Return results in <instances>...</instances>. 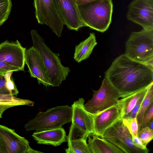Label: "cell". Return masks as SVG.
<instances>
[{"mask_svg":"<svg viewBox=\"0 0 153 153\" xmlns=\"http://www.w3.org/2000/svg\"><path fill=\"white\" fill-rule=\"evenodd\" d=\"M148 87L122 98L121 99H119V101L123 107V118H125L128 116L135 106L139 99L143 93L147 90Z\"/></svg>","mask_w":153,"mask_h":153,"instance_id":"obj_20","label":"cell"},{"mask_svg":"<svg viewBox=\"0 0 153 153\" xmlns=\"http://www.w3.org/2000/svg\"><path fill=\"white\" fill-rule=\"evenodd\" d=\"M32 47L39 53L49 77L50 86L58 87L65 80L71 70L64 66L59 58V54L53 52L45 44L44 39L36 30L30 31Z\"/></svg>","mask_w":153,"mask_h":153,"instance_id":"obj_2","label":"cell"},{"mask_svg":"<svg viewBox=\"0 0 153 153\" xmlns=\"http://www.w3.org/2000/svg\"><path fill=\"white\" fill-rule=\"evenodd\" d=\"M127 18L143 29L153 30V0H133L129 6Z\"/></svg>","mask_w":153,"mask_h":153,"instance_id":"obj_10","label":"cell"},{"mask_svg":"<svg viewBox=\"0 0 153 153\" xmlns=\"http://www.w3.org/2000/svg\"><path fill=\"white\" fill-rule=\"evenodd\" d=\"M84 99L80 98L72 105V123L70 128L89 135L94 133L93 116L84 108Z\"/></svg>","mask_w":153,"mask_h":153,"instance_id":"obj_14","label":"cell"},{"mask_svg":"<svg viewBox=\"0 0 153 153\" xmlns=\"http://www.w3.org/2000/svg\"><path fill=\"white\" fill-rule=\"evenodd\" d=\"M153 102L150 105L145 113L140 130L145 127H148L153 121Z\"/></svg>","mask_w":153,"mask_h":153,"instance_id":"obj_27","label":"cell"},{"mask_svg":"<svg viewBox=\"0 0 153 153\" xmlns=\"http://www.w3.org/2000/svg\"><path fill=\"white\" fill-rule=\"evenodd\" d=\"M103 138L121 149L125 153H148L134 144L132 136L123 123L122 118L109 128L104 133Z\"/></svg>","mask_w":153,"mask_h":153,"instance_id":"obj_8","label":"cell"},{"mask_svg":"<svg viewBox=\"0 0 153 153\" xmlns=\"http://www.w3.org/2000/svg\"><path fill=\"white\" fill-rule=\"evenodd\" d=\"M25 58L30 76L36 78L39 84L50 86L48 73L38 52L33 47L26 50Z\"/></svg>","mask_w":153,"mask_h":153,"instance_id":"obj_15","label":"cell"},{"mask_svg":"<svg viewBox=\"0 0 153 153\" xmlns=\"http://www.w3.org/2000/svg\"><path fill=\"white\" fill-rule=\"evenodd\" d=\"M13 71H10L7 72L4 76L6 80V87L10 94L14 96H16L19 93L15 83L11 78L12 75Z\"/></svg>","mask_w":153,"mask_h":153,"instance_id":"obj_25","label":"cell"},{"mask_svg":"<svg viewBox=\"0 0 153 153\" xmlns=\"http://www.w3.org/2000/svg\"><path fill=\"white\" fill-rule=\"evenodd\" d=\"M132 136L133 143L136 146L142 149H148L147 147L143 145L141 140L137 136Z\"/></svg>","mask_w":153,"mask_h":153,"instance_id":"obj_31","label":"cell"},{"mask_svg":"<svg viewBox=\"0 0 153 153\" xmlns=\"http://www.w3.org/2000/svg\"><path fill=\"white\" fill-rule=\"evenodd\" d=\"M91 99L84 104V108L92 115L97 114L118 104L120 94L105 78L97 90H93Z\"/></svg>","mask_w":153,"mask_h":153,"instance_id":"obj_6","label":"cell"},{"mask_svg":"<svg viewBox=\"0 0 153 153\" xmlns=\"http://www.w3.org/2000/svg\"><path fill=\"white\" fill-rule=\"evenodd\" d=\"M125 48L124 54L128 58L153 67V30L132 32Z\"/></svg>","mask_w":153,"mask_h":153,"instance_id":"obj_4","label":"cell"},{"mask_svg":"<svg viewBox=\"0 0 153 153\" xmlns=\"http://www.w3.org/2000/svg\"><path fill=\"white\" fill-rule=\"evenodd\" d=\"M20 69L12 66L6 62L0 61V75H3L8 72L20 71Z\"/></svg>","mask_w":153,"mask_h":153,"instance_id":"obj_28","label":"cell"},{"mask_svg":"<svg viewBox=\"0 0 153 153\" xmlns=\"http://www.w3.org/2000/svg\"><path fill=\"white\" fill-rule=\"evenodd\" d=\"M123 123L127 127L132 135L137 136L138 125L136 118L130 119L128 117L123 118Z\"/></svg>","mask_w":153,"mask_h":153,"instance_id":"obj_26","label":"cell"},{"mask_svg":"<svg viewBox=\"0 0 153 153\" xmlns=\"http://www.w3.org/2000/svg\"><path fill=\"white\" fill-rule=\"evenodd\" d=\"M105 76L123 98L153 83V67L131 59L123 54L114 60Z\"/></svg>","mask_w":153,"mask_h":153,"instance_id":"obj_1","label":"cell"},{"mask_svg":"<svg viewBox=\"0 0 153 153\" xmlns=\"http://www.w3.org/2000/svg\"><path fill=\"white\" fill-rule=\"evenodd\" d=\"M64 25L70 30L77 31L84 27L77 5L74 0H53Z\"/></svg>","mask_w":153,"mask_h":153,"instance_id":"obj_12","label":"cell"},{"mask_svg":"<svg viewBox=\"0 0 153 153\" xmlns=\"http://www.w3.org/2000/svg\"><path fill=\"white\" fill-rule=\"evenodd\" d=\"M72 109L68 105L57 106L40 112L25 125L27 131H41L60 128L71 121Z\"/></svg>","mask_w":153,"mask_h":153,"instance_id":"obj_5","label":"cell"},{"mask_svg":"<svg viewBox=\"0 0 153 153\" xmlns=\"http://www.w3.org/2000/svg\"><path fill=\"white\" fill-rule=\"evenodd\" d=\"M34 104L30 100L16 97L11 94H0V113L2 115L6 109L11 107L21 105L33 106Z\"/></svg>","mask_w":153,"mask_h":153,"instance_id":"obj_19","label":"cell"},{"mask_svg":"<svg viewBox=\"0 0 153 153\" xmlns=\"http://www.w3.org/2000/svg\"><path fill=\"white\" fill-rule=\"evenodd\" d=\"M123 109L119 101L117 104L93 116V134L103 138L105 132L123 118Z\"/></svg>","mask_w":153,"mask_h":153,"instance_id":"obj_11","label":"cell"},{"mask_svg":"<svg viewBox=\"0 0 153 153\" xmlns=\"http://www.w3.org/2000/svg\"><path fill=\"white\" fill-rule=\"evenodd\" d=\"M26 50L18 40L14 42L7 40L0 44V61L24 71Z\"/></svg>","mask_w":153,"mask_h":153,"instance_id":"obj_13","label":"cell"},{"mask_svg":"<svg viewBox=\"0 0 153 153\" xmlns=\"http://www.w3.org/2000/svg\"><path fill=\"white\" fill-rule=\"evenodd\" d=\"M76 4L78 5L85 4L94 0H74Z\"/></svg>","mask_w":153,"mask_h":153,"instance_id":"obj_32","label":"cell"},{"mask_svg":"<svg viewBox=\"0 0 153 153\" xmlns=\"http://www.w3.org/2000/svg\"><path fill=\"white\" fill-rule=\"evenodd\" d=\"M36 17L39 24H45L58 37L64 25L53 0H34Z\"/></svg>","mask_w":153,"mask_h":153,"instance_id":"obj_7","label":"cell"},{"mask_svg":"<svg viewBox=\"0 0 153 153\" xmlns=\"http://www.w3.org/2000/svg\"><path fill=\"white\" fill-rule=\"evenodd\" d=\"M37 143L57 146L67 142L66 132L62 127L60 128L36 131L32 135Z\"/></svg>","mask_w":153,"mask_h":153,"instance_id":"obj_16","label":"cell"},{"mask_svg":"<svg viewBox=\"0 0 153 153\" xmlns=\"http://www.w3.org/2000/svg\"><path fill=\"white\" fill-rule=\"evenodd\" d=\"M153 121L149 125L148 127L151 129L153 130Z\"/></svg>","mask_w":153,"mask_h":153,"instance_id":"obj_33","label":"cell"},{"mask_svg":"<svg viewBox=\"0 0 153 153\" xmlns=\"http://www.w3.org/2000/svg\"><path fill=\"white\" fill-rule=\"evenodd\" d=\"M88 138V145L91 153H124L113 144L93 133H90Z\"/></svg>","mask_w":153,"mask_h":153,"instance_id":"obj_17","label":"cell"},{"mask_svg":"<svg viewBox=\"0 0 153 153\" xmlns=\"http://www.w3.org/2000/svg\"><path fill=\"white\" fill-rule=\"evenodd\" d=\"M97 44L95 33H90L86 39L76 46L74 56V60L80 62L88 58Z\"/></svg>","mask_w":153,"mask_h":153,"instance_id":"obj_18","label":"cell"},{"mask_svg":"<svg viewBox=\"0 0 153 153\" xmlns=\"http://www.w3.org/2000/svg\"><path fill=\"white\" fill-rule=\"evenodd\" d=\"M77 6L84 27L101 32L108 29L111 22L112 0H94Z\"/></svg>","mask_w":153,"mask_h":153,"instance_id":"obj_3","label":"cell"},{"mask_svg":"<svg viewBox=\"0 0 153 153\" xmlns=\"http://www.w3.org/2000/svg\"><path fill=\"white\" fill-rule=\"evenodd\" d=\"M137 136L141 140L146 147L153 138V130L149 127H146L140 129L138 132Z\"/></svg>","mask_w":153,"mask_h":153,"instance_id":"obj_24","label":"cell"},{"mask_svg":"<svg viewBox=\"0 0 153 153\" xmlns=\"http://www.w3.org/2000/svg\"><path fill=\"white\" fill-rule=\"evenodd\" d=\"M87 137L68 140V148L65 149L67 153H91L87 142Z\"/></svg>","mask_w":153,"mask_h":153,"instance_id":"obj_21","label":"cell"},{"mask_svg":"<svg viewBox=\"0 0 153 153\" xmlns=\"http://www.w3.org/2000/svg\"><path fill=\"white\" fill-rule=\"evenodd\" d=\"M12 6L11 0H0V26L8 19Z\"/></svg>","mask_w":153,"mask_h":153,"instance_id":"obj_23","label":"cell"},{"mask_svg":"<svg viewBox=\"0 0 153 153\" xmlns=\"http://www.w3.org/2000/svg\"><path fill=\"white\" fill-rule=\"evenodd\" d=\"M5 83L6 80L4 75H0V94H10L6 88Z\"/></svg>","mask_w":153,"mask_h":153,"instance_id":"obj_30","label":"cell"},{"mask_svg":"<svg viewBox=\"0 0 153 153\" xmlns=\"http://www.w3.org/2000/svg\"><path fill=\"white\" fill-rule=\"evenodd\" d=\"M147 89L143 93V94L139 99L135 106L130 113L134 114L137 115V114L139 110L141 105L142 102L146 96V92H147Z\"/></svg>","mask_w":153,"mask_h":153,"instance_id":"obj_29","label":"cell"},{"mask_svg":"<svg viewBox=\"0 0 153 153\" xmlns=\"http://www.w3.org/2000/svg\"><path fill=\"white\" fill-rule=\"evenodd\" d=\"M153 102V83L148 88L146 96L137 114L136 118L139 131L144 114L151 103Z\"/></svg>","mask_w":153,"mask_h":153,"instance_id":"obj_22","label":"cell"},{"mask_svg":"<svg viewBox=\"0 0 153 153\" xmlns=\"http://www.w3.org/2000/svg\"><path fill=\"white\" fill-rule=\"evenodd\" d=\"M0 153H1V150H0Z\"/></svg>","mask_w":153,"mask_h":153,"instance_id":"obj_35","label":"cell"},{"mask_svg":"<svg viewBox=\"0 0 153 153\" xmlns=\"http://www.w3.org/2000/svg\"><path fill=\"white\" fill-rule=\"evenodd\" d=\"M2 115L0 113V119L2 117Z\"/></svg>","mask_w":153,"mask_h":153,"instance_id":"obj_34","label":"cell"},{"mask_svg":"<svg viewBox=\"0 0 153 153\" xmlns=\"http://www.w3.org/2000/svg\"><path fill=\"white\" fill-rule=\"evenodd\" d=\"M0 150L1 153H43L31 148L28 141L14 129L0 124Z\"/></svg>","mask_w":153,"mask_h":153,"instance_id":"obj_9","label":"cell"}]
</instances>
